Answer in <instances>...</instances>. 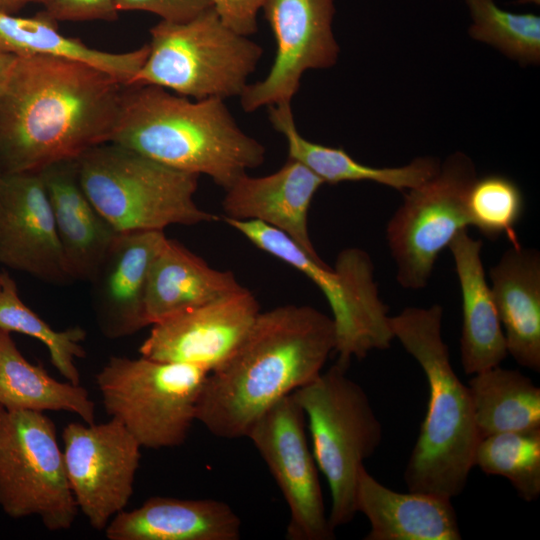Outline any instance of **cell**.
<instances>
[{
    "instance_id": "35",
    "label": "cell",
    "mask_w": 540,
    "mask_h": 540,
    "mask_svg": "<svg viewBox=\"0 0 540 540\" xmlns=\"http://www.w3.org/2000/svg\"><path fill=\"white\" fill-rule=\"evenodd\" d=\"M222 22L249 37L258 29L257 16L264 0H208Z\"/></svg>"
},
{
    "instance_id": "40",
    "label": "cell",
    "mask_w": 540,
    "mask_h": 540,
    "mask_svg": "<svg viewBox=\"0 0 540 540\" xmlns=\"http://www.w3.org/2000/svg\"><path fill=\"white\" fill-rule=\"evenodd\" d=\"M2 409H3V408H2V407H0V413H1Z\"/></svg>"
},
{
    "instance_id": "3",
    "label": "cell",
    "mask_w": 540,
    "mask_h": 540,
    "mask_svg": "<svg viewBox=\"0 0 540 540\" xmlns=\"http://www.w3.org/2000/svg\"><path fill=\"white\" fill-rule=\"evenodd\" d=\"M110 142L170 168L209 176L226 190L265 160L224 100H190L159 86L124 85Z\"/></svg>"
},
{
    "instance_id": "38",
    "label": "cell",
    "mask_w": 540,
    "mask_h": 540,
    "mask_svg": "<svg viewBox=\"0 0 540 540\" xmlns=\"http://www.w3.org/2000/svg\"><path fill=\"white\" fill-rule=\"evenodd\" d=\"M520 3H527V2H533L535 4H539L540 0H519Z\"/></svg>"
},
{
    "instance_id": "17",
    "label": "cell",
    "mask_w": 540,
    "mask_h": 540,
    "mask_svg": "<svg viewBox=\"0 0 540 540\" xmlns=\"http://www.w3.org/2000/svg\"><path fill=\"white\" fill-rule=\"evenodd\" d=\"M166 238L161 230L119 232L107 250L89 281L96 322L105 337L123 338L149 326L148 274Z\"/></svg>"
},
{
    "instance_id": "2",
    "label": "cell",
    "mask_w": 540,
    "mask_h": 540,
    "mask_svg": "<svg viewBox=\"0 0 540 540\" xmlns=\"http://www.w3.org/2000/svg\"><path fill=\"white\" fill-rule=\"evenodd\" d=\"M335 347L332 318L314 307L260 311L235 353L208 374L196 420L217 437H246L273 405L320 375Z\"/></svg>"
},
{
    "instance_id": "30",
    "label": "cell",
    "mask_w": 540,
    "mask_h": 540,
    "mask_svg": "<svg viewBox=\"0 0 540 540\" xmlns=\"http://www.w3.org/2000/svg\"><path fill=\"white\" fill-rule=\"evenodd\" d=\"M474 466L506 478L521 499L535 501L540 495V428L481 438Z\"/></svg>"
},
{
    "instance_id": "15",
    "label": "cell",
    "mask_w": 540,
    "mask_h": 540,
    "mask_svg": "<svg viewBox=\"0 0 540 540\" xmlns=\"http://www.w3.org/2000/svg\"><path fill=\"white\" fill-rule=\"evenodd\" d=\"M260 307L247 288L155 323L141 356L191 364L211 373L238 349Z\"/></svg>"
},
{
    "instance_id": "12",
    "label": "cell",
    "mask_w": 540,
    "mask_h": 540,
    "mask_svg": "<svg viewBox=\"0 0 540 540\" xmlns=\"http://www.w3.org/2000/svg\"><path fill=\"white\" fill-rule=\"evenodd\" d=\"M246 437L266 463L288 505L286 539H333L319 469L306 436V417L293 393L266 411Z\"/></svg>"
},
{
    "instance_id": "39",
    "label": "cell",
    "mask_w": 540,
    "mask_h": 540,
    "mask_svg": "<svg viewBox=\"0 0 540 540\" xmlns=\"http://www.w3.org/2000/svg\"><path fill=\"white\" fill-rule=\"evenodd\" d=\"M3 175H4V172H3V169H2L1 164H0V181H1L2 177H3Z\"/></svg>"
},
{
    "instance_id": "4",
    "label": "cell",
    "mask_w": 540,
    "mask_h": 540,
    "mask_svg": "<svg viewBox=\"0 0 540 540\" xmlns=\"http://www.w3.org/2000/svg\"><path fill=\"white\" fill-rule=\"evenodd\" d=\"M443 308L407 307L390 317L394 339L420 365L429 388L425 418L404 471L411 492L452 499L466 487L481 439L470 391L455 373L442 335Z\"/></svg>"
},
{
    "instance_id": "16",
    "label": "cell",
    "mask_w": 540,
    "mask_h": 540,
    "mask_svg": "<svg viewBox=\"0 0 540 540\" xmlns=\"http://www.w3.org/2000/svg\"><path fill=\"white\" fill-rule=\"evenodd\" d=\"M0 264L49 284L74 281L39 171L0 181Z\"/></svg>"
},
{
    "instance_id": "31",
    "label": "cell",
    "mask_w": 540,
    "mask_h": 540,
    "mask_svg": "<svg viewBox=\"0 0 540 540\" xmlns=\"http://www.w3.org/2000/svg\"><path fill=\"white\" fill-rule=\"evenodd\" d=\"M466 2L473 19L469 29L472 38L494 46L522 65L539 63V16L504 11L493 0Z\"/></svg>"
},
{
    "instance_id": "27",
    "label": "cell",
    "mask_w": 540,
    "mask_h": 540,
    "mask_svg": "<svg viewBox=\"0 0 540 540\" xmlns=\"http://www.w3.org/2000/svg\"><path fill=\"white\" fill-rule=\"evenodd\" d=\"M0 407L4 410L68 411L94 423L95 404L80 384L60 382L30 363L11 333L0 329Z\"/></svg>"
},
{
    "instance_id": "10",
    "label": "cell",
    "mask_w": 540,
    "mask_h": 540,
    "mask_svg": "<svg viewBox=\"0 0 540 540\" xmlns=\"http://www.w3.org/2000/svg\"><path fill=\"white\" fill-rule=\"evenodd\" d=\"M0 508L14 519L36 515L50 531L67 530L76 519L56 427L43 412L0 413Z\"/></svg>"
},
{
    "instance_id": "36",
    "label": "cell",
    "mask_w": 540,
    "mask_h": 540,
    "mask_svg": "<svg viewBox=\"0 0 540 540\" xmlns=\"http://www.w3.org/2000/svg\"><path fill=\"white\" fill-rule=\"evenodd\" d=\"M16 60L15 55L0 53V95L8 82Z\"/></svg>"
},
{
    "instance_id": "13",
    "label": "cell",
    "mask_w": 540,
    "mask_h": 540,
    "mask_svg": "<svg viewBox=\"0 0 540 540\" xmlns=\"http://www.w3.org/2000/svg\"><path fill=\"white\" fill-rule=\"evenodd\" d=\"M63 458L78 509L95 530H105L127 506L141 459V445L120 421L67 424Z\"/></svg>"
},
{
    "instance_id": "19",
    "label": "cell",
    "mask_w": 540,
    "mask_h": 540,
    "mask_svg": "<svg viewBox=\"0 0 540 540\" xmlns=\"http://www.w3.org/2000/svg\"><path fill=\"white\" fill-rule=\"evenodd\" d=\"M62 250L74 281L89 282L119 232L84 192L76 159L40 171Z\"/></svg>"
},
{
    "instance_id": "9",
    "label": "cell",
    "mask_w": 540,
    "mask_h": 540,
    "mask_svg": "<svg viewBox=\"0 0 540 540\" xmlns=\"http://www.w3.org/2000/svg\"><path fill=\"white\" fill-rule=\"evenodd\" d=\"M208 374L186 363L113 356L96 374V383L111 418L141 447L162 449L187 439Z\"/></svg>"
},
{
    "instance_id": "14",
    "label": "cell",
    "mask_w": 540,
    "mask_h": 540,
    "mask_svg": "<svg viewBox=\"0 0 540 540\" xmlns=\"http://www.w3.org/2000/svg\"><path fill=\"white\" fill-rule=\"evenodd\" d=\"M276 42L273 64L240 96L245 112L291 103L303 74L333 66L339 47L332 32L334 0H264L262 9Z\"/></svg>"
},
{
    "instance_id": "25",
    "label": "cell",
    "mask_w": 540,
    "mask_h": 540,
    "mask_svg": "<svg viewBox=\"0 0 540 540\" xmlns=\"http://www.w3.org/2000/svg\"><path fill=\"white\" fill-rule=\"evenodd\" d=\"M269 121L288 147V159L300 162L324 183L372 181L403 191L432 178L440 168L431 157H418L401 167L378 168L357 162L342 148L314 143L298 131L291 103L268 106Z\"/></svg>"
},
{
    "instance_id": "26",
    "label": "cell",
    "mask_w": 540,
    "mask_h": 540,
    "mask_svg": "<svg viewBox=\"0 0 540 540\" xmlns=\"http://www.w3.org/2000/svg\"><path fill=\"white\" fill-rule=\"evenodd\" d=\"M148 44L124 53L97 50L62 34L43 10L32 17L0 13V53L17 57L53 56L92 65L129 85L144 64Z\"/></svg>"
},
{
    "instance_id": "24",
    "label": "cell",
    "mask_w": 540,
    "mask_h": 540,
    "mask_svg": "<svg viewBox=\"0 0 540 540\" xmlns=\"http://www.w3.org/2000/svg\"><path fill=\"white\" fill-rule=\"evenodd\" d=\"M231 271L214 269L177 240L166 238L148 274L149 326L243 290Z\"/></svg>"
},
{
    "instance_id": "6",
    "label": "cell",
    "mask_w": 540,
    "mask_h": 540,
    "mask_svg": "<svg viewBox=\"0 0 540 540\" xmlns=\"http://www.w3.org/2000/svg\"><path fill=\"white\" fill-rule=\"evenodd\" d=\"M149 33L147 58L130 84L155 85L195 100L240 97L263 54L212 7L185 22L160 20Z\"/></svg>"
},
{
    "instance_id": "32",
    "label": "cell",
    "mask_w": 540,
    "mask_h": 540,
    "mask_svg": "<svg viewBox=\"0 0 540 540\" xmlns=\"http://www.w3.org/2000/svg\"><path fill=\"white\" fill-rule=\"evenodd\" d=\"M470 225L489 239L506 235L512 245L520 244L515 227L524 210L519 186L506 176L490 174L475 178L466 197Z\"/></svg>"
},
{
    "instance_id": "1",
    "label": "cell",
    "mask_w": 540,
    "mask_h": 540,
    "mask_svg": "<svg viewBox=\"0 0 540 540\" xmlns=\"http://www.w3.org/2000/svg\"><path fill=\"white\" fill-rule=\"evenodd\" d=\"M123 89L110 74L78 60L17 57L0 95L4 174L40 171L110 142Z\"/></svg>"
},
{
    "instance_id": "8",
    "label": "cell",
    "mask_w": 540,
    "mask_h": 540,
    "mask_svg": "<svg viewBox=\"0 0 540 540\" xmlns=\"http://www.w3.org/2000/svg\"><path fill=\"white\" fill-rule=\"evenodd\" d=\"M335 364L293 392L311 436V449L331 493L332 530L353 520L360 468L379 447L383 431L364 389Z\"/></svg>"
},
{
    "instance_id": "37",
    "label": "cell",
    "mask_w": 540,
    "mask_h": 540,
    "mask_svg": "<svg viewBox=\"0 0 540 540\" xmlns=\"http://www.w3.org/2000/svg\"><path fill=\"white\" fill-rule=\"evenodd\" d=\"M36 0H0V13L16 14L29 3Z\"/></svg>"
},
{
    "instance_id": "7",
    "label": "cell",
    "mask_w": 540,
    "mask_h": 540,
    "mask_svg": "<svg viewBox=\"0 0 540 540\" xmlns=\"http://www.w3.org/2000/svg\"><path fill=\"white\" fill-rule=\"evenodd\" d=\"M223 219L257 248L306 275L322 291L332 311L336 364L347 370L352 359L361 360L372 350L390 347L394 339L390 316L379 297L368 253L346 248L331 268L311 258L276 228L253 220Z\"/></svg>"
},
{
    "instance_id": "34",
    "label": "cell",
    "mask_w": 540,
    "mask_h": 540,
    "mask_svg": "<svg viewBox=\"0 0 540 540\" xmlns=\"http://www.w3.org/2000/svg\"><path fill=\"white\" fill-rule=\"evenodd\" d=\"M118 11H143L162 21L185 22L211 7L208 0H116Z\"/></svg>"
},
{
    "instance_id": "28",
    "label": "cell",
    "mask_w": 540,
    "mask_h": 540,
    "mask_svg": "<svg viewBox=\"0 0 540 540\" xmlns=\"http://www.w3.org/2000/svg\"><path fill=\"white\" fill-rule=\"evenodd\" d=\"M467 386L481 438L540 428V388L520 371L494 366Z\"/></svg>"
},
{
    "instance_id": "5",
    "label": "cell",
    "mask_w": 540,
    "mask_h": 540,
    "mask_svg": "<svg viewBox=\"0 0 540 540\" xmlns=\"http://www.w3.org/2000/svg\"><path fill=\"white\" fill-rule=\"evenodd\" d=\"M92 204L118 231L161 230L219 220L194 200L199 176L179 171L112 142L77 158Z\"/></svg>"
},
{
    "instance_id": "11",
    "label": "cell",
    "mask_w": 540,
    "mask_h": 540,
    "mask_svg": "<svg viewBox=\"0 0 540 540\" xmlns=\"http://www.w3.org/2000/svg\"><path fill=\"white\" fill-rule=\"evenodd\" d=\"M476 177L472 160L457 152L432 178L408 190L386 227L401 287L425 288L440 252L470 226L466 197Z\"/></svg>"
},
{
    "instance_id": "23",
    "label": "cell",
    "mask_w": 540,
    "mask_h": 540,
    "mask_svg": "<svg viewBox=\"0 0 540 540\" xmlns=\"http://www.w3.org/2000/svg\"><path fill=\"white\" fill-rule=\"evenodd\" d=\"M462 298L460 354L468 375L500 363L508 351L504 332L481 257L482 241L472 238L467 228L449 244Z\"/></svg>"
},
{
    "instance_id": "41",
    "label": "cell",
    "mask_w": 540,
    "mask_h": 540,
    "mask_svg": "<svg viewBox=\"0 0 540 540\" xmlns=\"http://www.w3.org/2000/svg\"><path fill=\"white\" fill-rule=\"evenodd\" d=\"M0 280H1V272H0Z\"/></svg>"
},
{
    "instance_id": "22",
    "label": "cell",
    "mask_w": 540,
    "mask_h": 540,
    "mask_svg": "<svg viewBox=\"0 0 540 540\" xmlns=\"http://www.w3.org/2000/svg\"><path fill=\"white\" fill-rule=\"evenodd\" d=\"M491 291L508 354L540 371V254L512 245L490 269Z\"/></svg>"
},
{
    "instance_id": "29",
    "label": "cell",
    "mask_w": 540,
    "mask_h": 540,
    "mask_svg": "<svg viewBox=\"0 0 540 540\" xmlns=\"http://www.w3.org/2000/svg\"><path fill=\"white\" fill-rule=\"evenodd\" d=\"M0 329L33 337L43 343L56 370L70 383L80 384L76 358L86 356L82 342L86 331L80 326L53 329L20 298L15 281L7 272L0 280Z\"/></svg>"
},
{
    "instance_id": "21",
    "label": "cell",
    "mask_w": 540,
    "mask_h": 540,
    "mask_svg": "<svg viewBox=\"0 0 540 540\" xmlns=\"http://www.w3.org/2000/svg\"><path fill=\"white\" fill-rule=\"evenodd\" d=\"M105 535L109 540H238L241 520L222 501L154 496L116 514Z\"/></svg>"
},
{
    "instance_id": "18",
    "label": "cell",
    "mask_w": 540,
    "mask_h": 540,
    "mask_svg": "<svg viewBox=\"0 0 540 540\" xmlns=\"http://www.w3.org/2000/svg\"><path fill=\"white\" fill-rule=\"evenodd\" d=\"M323 184L316 174L292 159L269 175L252 177L246 173L225 190L223 218L253 220L276 228L311 258L323 262L308 229L309 209Z\"/></svg>"
},
{
    "instance_id": "33",
    "label": "cell",
    "mask_w": 540,
    "mask_h": 540,
    "mask_svg": "<svg viewBox=\"0 0 540 540\" xmlns=\"http://www.w3.org/2000/svg\"><path fill=\"white\" fill-rule=\"evenodd\" d=\"M43 11L59 21H114L118 18L116 0H36Z\"/></svg>"
},
{
    "instance_id": "20",
    "label": "cell",
    "mask_w": 540,
    "mask_h": 540,
    "mask_svg": "<svg viewBox=\"0 0 540 540\" xmlns=\"http://www.w3.org/2000/svg\"><path fill=\"white\" fill-rule=\"evenodd\" d=\"M355 504L368 519L365 540H460L451 499L421 492H396L360 468Z\"/></svg>"
}]
</instances>
